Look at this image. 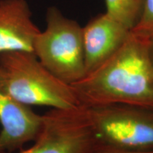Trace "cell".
<instances>
[{
  "instance_id": "52a82bcc",
  "label": "cell",
  "mask_w": 153,
  "mask_h": 153,
  "mask_svg": "<svg viewBox=\"0 0 153 153\" xmlns=\"http://www.w3.org/2000/svg\"><path fill=\"white\" fill-rule=\"evenodd\" d=\"M131 32L106 13L94 17L82 27L86 74L111 57Z\"/></svg>"
},
{
  "instance_id": "7c38bea8",
  "label": "cell",
  "mask_w": 153,
  "mask_h": 153,
  "mask_svg": "<svg viewBox=\"0 0 153 153\" xmlns=\"http://www.w3.org/2000/svg\"><path fill=\"white\" fill-rule=\"evenodd\" d=\"M150 43H149V53H150V57L151 62L153 65V39L150 40Z\"/></svg>"
},
{
  "instance_id": "9c48e42d",
  "label": "cell",
  "mask_w": 153,
  "mask_h": 153,
  "mask_svg": "<svg viewBox=\"0 0 153 153\" xmlns=\"http://www.w3.org/2000/svg\"><path fill=\"white\" fill-rule=\"evenodd\" d=\"M106 14L131 31L140 20L145 0H105Z\"/></svg>"
},
{
  "instance_id": "30bf717a",
  "label": "cell",
  "mask_w": 153,
  "mask_h": 153,
  "mask_svg": "<svg viewBox=\"0 0 153 153\" xmlns=\"http://www.w3.org/2000/svg\"><path fill=\"white\" fill-rule=\"evenodd\" d=\"M131 32L149 41L153 39V0H145L140 20Z\"/></svg>"
},
{
  "instance_id": "8992f818",
  "label": "cell",
  "mask_w": 153,
  "mask_h": 153,
  "mask_svg": "<svg viewBox=\"0 0 153 153\" xmlns=\"http://www.w3.org/2000/svg\"><path fill=\"white\" fill-rule=\"evenodd\" d=\"M43 115L36 114L29 106L13 98L6 85L0 68V152L11 153L22 150L34 141L43 126Z\"/></svg>"
},
{
  "instance_id": "5b68a950",
  "label": "cell",
  "mask_w": 153,
  "mask_h": 153,
  "mask_svg": "<svg viewBox=\"0 0 153 153\" xmlns=\"http://www.w3.org/2000/svg\"><path fill=\"white\" fill-rule=\"evenodd\" d=\"M43 116L34 145L19 153H91L99 145L82 105L72 109L52 108Z\"/></svg>"
},
{
  "instance_id": "6da1fadb",
  "label": "cell",
  "mask_w": 153,
  "mask_h": 153,
  "mask_svg": "<svg viewBox=\"0 0 153 153\" xmlns=\"http://www.w3.org/2000/svg\"><path fill=\"white\" fill-rule=\"evenodd\" d=\"M149 43V40L131 32L111 57L71 85L80 104L153 108V65Z\"/></svg>"
},
{
  "instance_id": "8fae6325",
  "label": "cell",
  "mask_w": 153,
  "mask_h": 153,
  "mask_svg": "<svg viewBox=\"0 0 153 153\" xmlns=\"http://www.w3.org/2000/svg\"><path fill=\"white\" fill-rule=\"evenodd\" d=\"M91 153H153L152 150H130L99 145Z\"/></svg>"
},
{
  "instance_id": "ba28073f",
  "label": "cell",
  "mask_w": 153,
  "mask_h": 153,
  "mask_svg": "<svg viewBox=\"0 0 153 153\" xmlns=\"http://www.w3.org/2000/svg\"><path fill=\"white\" fill-rule=\"evenodd\" d=\"M26 0H0V53H33V43L41 32L32 21Z\"/></svg>"
},
{
  "instance_id": "277c9868",
  "label": "cell",
  "mask_w": 153,
  "mask_h": 153,
  "mask_svg": "<svg viewBox=\"0 0 153 153\" xmlns=\"http://www.w3.org/2000/svg\"><path fill=\"white\" fill-rule=\"evenodd\" d=\"M84 108L99 145L130 150H153V108L127 104Z\"/></svg>"
},
{
  "instance_id": "3957f363",
  "label": "cell",
  "mask_w": 153,
  "mask_h": 153,
  "mask_svg": "<svg viewBox=\"0 0 153 153\" xmlns=\"http://www.w3.org/2000/svg\"><path fill=\"white\" fill-rule=\"evenodd\" d=\"M46 28L33 43V53L61 81L72 85L86 75L82 27L55 7L48 9Z\"/></svg>"
},
{
  "instance_id": "7a4b0ae2",
  "label": "cell",
  "mask_w": 153,
  "mask_h": 153,
  "mask_svg": "<svg viewBox=\"0 0 153 153\" xmlns=\"http://www.w3.org/2000/svg\"><path fill=\"white\" fill-rule=\"evenodd\" d=\"M0 68L9 94L23 104L57 109L81 106L72 86L47 70L33 53H0Z\"/></svg>"
}]
</instances>
